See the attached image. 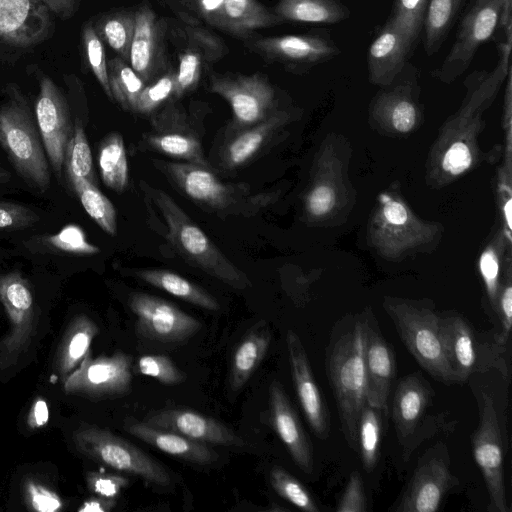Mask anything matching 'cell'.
Segmentation results:
<instances>
[{"instance_id": "cell-11", "label": "cell", "mask_w": 512, "mask_h": 512, "mask_svg": "<svg viewBox=\"0 0 512 512\" xmlns=\"http://www.w3.org/2000/svg\"><path fill=\"white\" fill-rule=\"evenodd\" d=\"M39 87L35 104L36 123L49 163L61 179L65 150L73 131L69 107L65 96L50 77L43 76Z\"/></svg>"}, {"instance_id": "cell-53", "label": "cell", "mask_w": 512, "mask_h": 512, "mask_svg": "<svg viewBox=\"0 0 512 512\" xmlns=\"http://www.w3.org/2000/svg\"><path fill=\"white\" fill-rule=\"evenodd\" d=\"M383 202V214L386 220L394 225H402L407 222L408 213L405 207L390 198L386 195L382 196Z\"/></svg>"}, {"instance_id": "cell-37", "label": "cell", "mask_w": 512, "mask_h": 512, "mask_svg": "<svg viewBox=\"0 0 512 512\" xmlns=\"http://www.w3.org/2000/svg\"><path fill=\"white\" fill-rule=\"evenodd\" d=\"M269 482L276 493L300 510L319 512V507L302 483L279 466H274L269 472Z\"/></svg>"}, {"instance_id": "cell-15", "label": "cell", "mask_w": 512, "mask_h": 512, "mask_svg": "<svg viewBox=\"0 0 512 512\" xmlns=\"http://www.w3.org/2000/svg\"><path fill=\"white\" fill-rule=\"evenodd\" d=\"M286 345L294 388L304 416L314 435L325 440L331 429L330 413L315 381L306 350L292 330L287 331Z\"/></svg>"}, {"instance_id": "cell-24", "label": "cell", "mask_w": 512, "mask_h": 512, "mask_svg": "<svg viewBox=\"0 0 512 512\" xmlns=\"http://www.w3.org/2000/svg\"><path fill=\"white\" fill-rule=\"evenodd\" d=\"M160 50V28L157 16L149 5H142L135 11V28L129 62L144 82L150 80L157 70Z\"/></svg>"}, {"instance_id": "cell-6", "label": "cell", "mask_w": 512, "mask_h": 512, "mask_svg": "<svg viewBox=\"0 0 512 512\" xmlns=\"http://www.w3.org/2000/svg\"><path fill=\"white\" fill-rule=\"evenodd\" d=\"M386 310L405 347L419 365L445 385L457 384L444 355L439 334V316L415 304L390 302Z\"/></svg>"}, {"instance_id": "cell-22", "label": "cell", "mask_w": 512, "mask_h": 512, "mask_svg": "<svg viewBox=\"0 0 512 512\" xmlns=\"http://www.w3.org/2000/svg\"><path fill=\"white\" fill-rule=\"evenodd\" d=\"M125 429L142 442L187 462L207 465L218 459L215 450L207 444L197 442L174 431L153 427L144 421L128 418Z\"/></svg>"}, {"instance_id": "cell-28", "label": "cell", "mask_w": 512, "mask_h": 512, "mask_svg": "<svg viewBox=\"0 0 512 512\" xmlns=\"http://www.w3.org/2000/svg\"><path fill=\"white\" fill-rule=\"evenodd\" d=\"M285 115L274 113L239 133L225 147L223 163L226 168H237L249 162L264 146L270 134L282 123Z\"/></svg>"}, {"instance_id": "cell-30", "label": "cell", "mask_w": 512, "mask_h": 512, "mask_svg": "<svg viewBox=\"0 0 512 512\" xmlns=\"http://www.w3.org/2000/svg\"><path fill=\"white\" fill-rule=\"evenodd\" d=\"M387 409L364 404L357 425V452L364 470L368 473L376 467L384 431V413Z\"/></svg>"}, {"instance_id": "cell-40", "label": "cell", "mask_w": 512, "mask_h": 512, "mask_svg": "<svg viewBox=\"0 0 512 512\" xmlns=\"http://www.w3.org/2000/svg\"><path fill=\"white\" fill-rule=\"evenodd\" d=\"M136 369L142 375L156 379L163 385H177L186 380V374L163 355H144L137 359Z\"/></svg>"}, {"instance_id": "cell-58", "label": "cell", "mask_w": 512, "mask_h": 512, "mask_svg": "<svg viewBox=\"0 0 512 512\" xmlns=\"http://www.w3.org/2000/svg\"><path fill=\"white\" fill-rule=\"evenodd\" d=\"M34 419L37 426L46 424L49 419V410L44 400H38L34 405Z\"/></svg>"}, {"instance_id": "cell-34", "label": "cell", "mask_w": 512, "mask_h": 512, "mask_svg": "<svg viewBox=\"0 0 512 512\" xmlns=\"http://www.w3.org/2000/svg\"><path fill=\"white\" fill-rule=\"evenodd\" d=\"M135 28V11H118L98 19L94 29L123 60L129 61Z\"/></svg>"}, {"instance_id": "cell-26", "label": "cell", "mask_w": 512, "mask_h": 512, "mask_svg": "<svg viewBox=\"0 0 512 512\" xmlns=\"http://www.w3.org/2000/svg\"><path fill=\"white\" fill-rule=\"evenodd\" d=\"M271 329L267 321L254 324L238 343L231 361L230 386L241 389L264 359L271 342Z\"/></svg>"}, {"instance_id": "cell-25", "label": "cell", "mask_w": 512, "mask_h": 512, "mask_svg": "<svg viewBox=\"0 0 512 512\" xmlns=\"http://www.w3.org/2000/svg\"><path fill=\"white\" fill-rule=\"evenodd\" d=\"M208 22L234 35L246 36L259 28L279 25L283 20L258 0H223Z\"/></svg>"}, {"instance_id": "cell-13", "label": "cell", "mask_w": 512, "mask_h": 512, "mask_svg": "<svg viewBox=\"0 0 512 512\" xmlns=\"http://www.w3.org/2000/svg\"><path fill=\"white\" fill-rule=\"evenodd\" d=\"M210 90L220 95L231 106L234 122L239 127H250L270 115L275 91L266 77L253 75L215 76Z\"/></svg>"}, {"instance_id": "cell-3", "label": "cell", "mask_w": 512, "mask_h": 512, "mask_svg": "<svg viewBox=\"0 0 512 512\" xmlns=\"http://www.w3.org/2000/svg\"><path fill=\"white\" fill-rule=\"evenodd\" d=\"M148 190L166 223L167 238L187 262L235 289L251 286L248 277L230 262L169 194L157 188Z\"/></svg>"}, {"instance_id": "cell-33", "label": "cell", "mask_w": 512, "mask_h": 512, "mask_svg": "<svg viewBox=\"0 0 512 512\" xmlns=\"http://www.w3.org/2000/svg\"><path fill=\"white\" fill-rule=\"evenodd\" d=\"M463 0H428L423 29L424 48L428 55L442 45Z\"/></svg>"}, {"instance_id": "cell-48", "label": "cell", "mask_w": 512, "mask_h": 512, "mask_svg": "<svg viewBox=\"0 0 512 512\" xmlns=\"http://www.w3.org/2000/svg\"><path fill=\"white\" fill-rule=\"evenodd\" d=\"M480 271L486 283L488 296L491 299L492 305H494V311L497 318L498 261L497 257L491 250H487L482 254L480 258Z\"/></svg>"}, {"instance_id": "cell-44", "label": "cell", "mask_w": 512, "mask_h": 512, "mask_svg": "<svg viewBox=\"0 0 512 512\" xmlns=\"http://www.w3.org/2000/svg\"><path fill=\"white\" fill-rule=\"evenodd\" d=\"M201 68V56L197 51L190 49L181 53L178 68L175 71V97H180L197 86Z\"/></svg>"}, {"instance_id": "cell-35", "label": "cell", "mask_w": 512, "mask_h": 512, "mask_svg": "<svg viewBox=\"0 0 512 512\" xmlns=\"http://www.w3.org/2000/svg\"><path fill=\"white\" fill-rule=\"evenodd\" d=\"M109 86L113 100L124 110L133 111L145 82L121 57L107 62Z\"/></svg>"}, {"instance_id": "cell-16", "label": "cell", "mask_w": 512, "mask_h": 512, "mask_svg": "<svg viewBox=\"0 0 512 512\" xmlns=\"http://www.w3.org/2000/svg\"><path fill=\"white\" fill-rule=\"evenodd\" d=\"M51 14L40 0H0V40L20 48L40 44L53 32Z\"/></svg>"}, {"instance_id": "cell-5", "label": "cell", "mask_w": 512, "mask_h": 512, "mask_svg": "<svg viewBox=\"0 0 512 512\" xmlns=\"http://www.w3.org/2000/svg\"><path fill=\"white\" fill-rule=\"evenodd\" d=\"M496 333L479 336L464 318L457 315L439 316L442 348L457 384L466 382L475 373L490 369L498 370L510 381L506 346L498 343Z\"/></svg>"}, {"instance_id": "cell-47", "label": "cell", "mask_w": 512, "mask_h": 512, "mask_svg": "<svg viewBox=\"0 0 512 512\" xmlns=\"http://www.w3.org/2000/svg\"><path fill=\"white\" fill-rule=\"evenodd\" d=\"M390 109L391 122L394 128L400 132L411 130L416 121V109L414 104L405 97H389L387 99Z\"/></svg>"}, {"instance_id": "cell-17", "label": "cell", "mask_w": 512, "mask_h": 512, "mask_svg": "<svg viewBox=\"0 0 512 512\" xmlns=\"http://www.w3.org/2000/svg\"><path fill=\"white\" fill-rule=\"evenodd\" d=\"M145 423L174 431L197 442L222 446L243 447L245 441L217 420L191 409L168 408L151 412Z\"/></svg>"}, {"instance_id": "cell-8", "label": "cell", "mask_w": 512, "mask_h": 512, "mask_svg": "<svg viewBox=\"0 0 512 512\" xmlns=\"http://www.w3.org/2000/svg\"><path fill=\"white\" fill-rule=\"evenodd\" d=\"M512 0H475L460 23L458 34L438 71L453 80L470 65L476 51L488 41L500 22L503 7Z\"/></svg>"}, {"instance_id": "cell-19", "label": "cell", "mask_w": 512, "mask_h": 512, "mask_svg": "<svg viewBox=\"0 0 512 512\" xmlns=\"http://www.w3.org/2000/svg\"><path fill=\"white\" fill-rule=\"evenodd\" d=\"M254 46L271 59L304 68L325 63L340 54L339 47L326 34L265 37L258 39Z\"/></svg>"}, {"instance_id": "cell-41", "label": "cell", "mask_w": 512, "mask_h": 512, "mask_svg": "<svg viewBox=\"0 0 512 512\" xmlns=\"http://www.w3.org/2000/svg\"><path fill=\"white\" fill-rule=\"evenodd\" d=\"M0 297L17 314L26 313L32 308L33 299L29 287L16 272L0 276Z\"/></svg>"}, {"instance_id": "cell-46", "label": "cell", "mask_w": 512, "mask_h": 512, "mask_svg": "<svg viewBox=\"0 0 512 512\" xmlns=\"http://www.w3.org/2000/svg\"><path fill=\"white\" fill-rule=\"evenodd\" d=\"M38 215L26 206L0 202V229H20L38 221Z\"/></svg>"}, {"instance_id": "cell-12", "label": "cell", "mask_w": 512, "mask_h": 512, "mask_svg": "<svg viewBox=\"0 0 512 512\" xmlns=\"http://www.w3.org/2000/svg\"><path fill=\"white\" fill-rule=\"evenodd\" d=\"M433 395L430 383L419 372L404 376L395 388L392 420L405 459L417 446L423 432L422 425L432 423V420L428 422L426 413Z\"/></svg>"}, {"instance_id": "cell-39", "label": "cell", "mask_w": 512, "mask_h": 512, "mask_svg": "<svg viewBox=\"0 0 512 512\" xmlns=\"http://www.w3.org/2000/svg\"><path fill=\"white\" fill-rule=\"evenodd\" d=\"M82 40L90 69L107 97L113 100L109 86L107 60L103 42L91 23H86L84 25Z\"/></svg>"}, {"instance_id": "cell-38", "label": "cell", "mask_w": 512, "mask_h": 512, "mask_svg": "<svg viewBox=\"0 0 512 512\" xmlns=\"http://www.w3.org/2000/svg\"><path fill=\"white\" fill-rule=\"evenodd\" d=\"M428 0H395L389 18L394 26L415 43L423 29Z\"/></svg>"}, {"instance_id": "cell-56", "label": "cell", "mask_w": 512, "mask_h": 512, "mask_svg": "<svg viewBox=\"0 0 512 512\" xmlns=\"http://www.w3.org/2000/svg\"><path fill=\"white\" fill-rule=\"evenodd\" d=\"M116 504L114 498H106L104 500H90L84 504L80 511H108Z\"/></svg>"}, {"instance_id": "cell-42", "label": "cell", "mask_w": 512, "mask_h": 512, "mask_svg": "<svg viewBox=\"0 0 512 512\" xmlns=\"http://www.w3.org/2000/svg\"><path fill=\"white\" fill-rule=\"evenodd\" d=\"M43 243L70 254L92 255L99 252V248L89 243L81 227L76 225L63 227L58 233L45 237Z\"/></svg>"}, {"instance_id": "cell-57", "label": "cell", "mask_w": 512, "mask_h": 512, "mask_svg": "<svg viewBox=\"0 0 512 512\" xmlns=\"http://www.w3.org/2000/svg\"><path fill=\"white\" fill-rule=\"evenodd\" d=\"M223 0H198L199 11L209 21L217 12Z\"/></svg>"}, {"instance_id": "cell-31", "label": "cell", "mask_w": 512, "mask_h": 512, "mask_svg": "<svg viewBox=\"0 0 512 512\" xmlns=\"http://www.w3.org/2000/svg\"><path fill=\"white\" fill-rule=\"evenodd\" d=\"M98 165L103 183L116 192L125 190L128 184V162L124 140L118 132L108 134L101 142Z\"/></svg>"}, {"instance_id": "cell-9", "label": "cell", "mask_w": 512, "mask_h": 512, "mask_svg": "<svg viewBox=\"0 0 512 512\" xmlns=\"http://www.w3.org/2000/svg\"><path fill=\"white\" fill-rule=\"evenodd\" d=\"M136 317V331L142 337L163 343L182 342L201 329V323L171 302L136 292L128 299Z\"/></svg>"}, {"instance_id": "cell-2", "label": "cell", "mask_w": 512, "mask_h": 512, "mask_svg": "<svg viewBox=\"0 0 512 512\" xmlns=\"http://www.w3.org/2000/svg\"><path fill=\"white\" fill-rule=\"evenodd\" d=\"M325 369L344 438L357 452V425L367 402L361 316L335 324L325 351Z\"/></svg>"}, {"instance_id": "cell-49", "label": "cell", "mask_w": 512, "mask_h": 512, "mask_svg": "<svg viewBox=\"0 0 512 512\" xmlns=\"http://www.w3.org/2000/svg\"><path fill=\"white\" fill-rule=\"evenodd\" d=\"M471 161L472 157L467 145L457 142L446 152L442 166L445 171L457 175L468 169Z\"/></svg>"}, {"instance_id": "cell-60", "label": "cell", "mask_w": 512, "mask_h": 512, "mask_svg": "<svg viewBox=\"0 0 512 512\" xmlns=\"http://www.w3.org/2000/svg\"><path fill=\"white\" fill-rule=\"evenodd\" d=\"M11 179L10 173L0 165V184L7 183Z\"/></svg>"}, {"instance_id": "cell-55", "label": "cell", "mask_w": 512, "mask_h": 512, "mask_svg": "<svg viewBox=\"0 0 512 512\" xmlns=\"http://www.w3.org/2000/svg\"><path fill=\"white\" fill-rule=\"evenodd\" d=\"M49 11L61 20L70 19L81 0H40Z\"/></svg>"}, {"instance_id": "cell-20", "label": "cell", "mask_w": 512, "mask_h": 512, "mask_svg": "<svg viewBox=\"0 0 512 512\" xmlns=\"http://www.w3.org/2000/svg\"><path fill=\"white\" fill-rule=\"evenodd\" d=\"M271 424L295 464L306 474L314 470L313 449L299 417L278 380L269 386Z\"/></svg>"}, {"instance_id": "cell-14", "label": "cell", "mask_w": 512, "mask_h": 512, "mask_svg": "<svg viewBox=\"0 0 512 512\" xmlns=\"http://www.w3.org/2000/svg\"><path fill=\"white\" fill-rule=\"evenodd\" d=\"M361 331L367 403L387 409L396 371L394 350L383 337L377 321L370 313L361 316Z\"/></svg>"}, {"instance_id": "cell-52", "label": "cell", "mask_w": 512, "mask_h": 512, "mask_svg": "<svg viewBox=\"0 0 512 512\" xmlns=\"http://www.w3.org/2000/svg\"><path fill=\"white\" fill-rule=\"evenodd\" d=\"M32 505L38 511L52 512L61 506L59 499L42 487H31Z\"/></svg>"}, {"instance_id": "cell-21", "label": "cell", "mask_w": 512, "mask_h": 512, "mask_svg": "<svg viewBox=\"0 0 512 512\" xmlns=\"http://www.w3.org/2000/svg\"><path fill=\"white\" fill-rule=\"evenodd\" d=\"M154 131L147 144L162 154L210 168L199 139L183 124V115L175 107H167L154 121Z\"/></svg>"}, {"instance_id": "cell-18", "label": "cell", "mask_w": 512, "mask_h": 512, "mask_svg": "<svg viewBox=\"0 0 512 512\" xmlns=\"http://www.w3.org/2000/svg\"><path fill=\"white\" fill-rule=\"evenodd\" d=\"M157 163L187 197L199 204L224 210L235 200V188L223 183L208 167L188 162Z\"/></svg>"}, {"instance_id": "cell-54", "label": "cell", "mask_w": 512, "mask_h": 512, "mask_svg": "<svg viewBox=\"0 0 512 512\" xmlns=\"http://www.w3.org/2000/svg\"><path fill=\"white\" fill-rule=\"evenodd\" d=\"M91 328V325L85 326L84 330L77 332L71 339L68 351L72 360L80 359L87 351L92 337Z\"/></svg>"}, {"instance_id": "cell-59", "label": "cell", "mask_w": 512, "mask_h": 512, "mask_svg": "<svg viewBox=\"0 0 512 512\" xmlns=\"http://www.w3.org/2000/svg\"><path fill=\"white\" fill-rule=\"evenodd\" d=\"M511 214H512V202L509 199L506 202L505 206H504V215L506 217V221H507L509 229H511V227H512V225H511V220H512Z\"/></svg>"}, {"instance_id": "cell-27", "label": "cell", "mask_w": 512, "mask_h": 512, "mask_svg": "<svg viewBox=\"0 0 512 512\" xmlns=\"http://www.w3.org/2000/svg\"><path fill=\"white\" fill-rule=\"evenodd\" d=\"M274 12L283 22L307 24H336L350 15L337 0H278Z\"/></svg>"}, {"instance_id": "cell-43", "label": "cell", "mask_w": 512, "mask_h": 512, "mask_svg": "<svg viewBox=\"0 0 512 512\" xmlns=\"http://www.w3.org/2000/svg\"><path fill=\"white\" fill-rule=\"evenodd\" d=\"M175 71H169L152 84L145 86L138 96L133 112L149 114L174 96Z\"/></svg>"}, {"instance_id": "cell-29", "label": "cell", "mask_w": 512, "mask_h": 512, "mask_svg": "<svg viewBox=\"0 0 512 512\" xmlns=\"http://www.w3.org/2000/svg\"><path fill=\"white\" fill-rule=\"evenodd\" d=\"M135 275L144 282L193 305L210 311L219 309V304L212 295L174 272L164 269H142L136 270Z\"/></svg>"}, {"instance_id": "cell-50", "label": "cell", "mask_w": 512, "mask_h": 512, "mask_svg": "<svg viewBox=\"0 0 512 512\" xmlns=\"http://www.w3.org/2000/svg\"><path fill=\"white\" fill-rule=\"evenodd\" d=\"M93 490L105 497L115 498L129 484V479L116 474L99 473L91 478Z\"/></svg>"}, {"instance_id": "cell-36", "label": "cell", "mask_w": 512, "mask_h": 512, "mask_svg": "<svg viewBox=\"0 0 512 512\" xmlns=\"http://www.w3.org/2000/svg\"><path fill=\"white\" fill-rule=\"evenodd\" d=\"M64 166L67 177H82L97 185L90 146L81 121L75 120L68 140Z\"/></svg>"}, {"instance_id": "cell-51", "label": "cell", "mask_w": 512, "mask_h": 512, "mask_svg": "<svg viewBox=\"0 0 512 512\" xmlns=\"http://www.w3.org/2000/svg\"><path fill=\"white\" fill-rule=\"evenodd\" d=\"M335 202L334 192L330 187H316L308 196V210L315 216H321L329 212Z\"/></svg>"}, {"instance_id": "cell-45", "label": "cell", "mask_w": 512, "mask_h": 512, "mask_svg": "<svg viewBox=\"0 0 512 512\" xmlns=\"http://www.w3.org/2000/svg\"><path fill=\"white\" fill-rule=\"evenodd\" d=\"M336 510L338 512H366L368 510L363 480L359 472H351Z\"/></svg>"}, {"instance_id": "cell-10", "label": "cell", "mask_w": 512, "mask_h": 512, "mask_svg": "<svg viewBox=\"0 0 512 512\" xmlns=\"http://www.w3.org/2000/svg\"><path fill=\"white\" fill-rule=\"evenodd\" d=\"M87 452L102 463L122 472L141 477L161 487L172 479L158 461L129 441L103 430H90L83 436Z\"/></svg>"}, {"instance_id": "cell-23", "label": "cell", "mask_w": 512, "mask_h": 512, "mask_svg": "<svg viewBox=\"0 0 512 512\" xmlns=\"http://www.w3.org/2000/svg\"><path fill=\"white\" fill-rule=\"evenodd\" d=\"M412 46L402 31L387 21L368 48L370 80L375 84L390 83L404 68Z\"/></svg>"}, {"instance_id": "cell-7", "label": "cell", "mask_w": 512, "mask_h": 512, "mask_svg": "<svg viewBox=\"0 0 512 512\" xmlns=\"http://www.w3.org/2000/svg\"><path fill=\"white\" fill-rule=\"evenodd\" d=\"M447 446L437 442L418 460L417 466L394 505L393 512H436L446 494L458 485Z\"/></svg>"}, {"instance_id": "cell-4", "label": "cell", "mask_w": 512, "mask_h": 512, "mask_svg": "<svg viewBox=\"0 0 512 512\" xmlns=\"http://www.w3.org/2000/svg\"><path fill=\"white\" fill-rule=\"evenodd\" d=\"M41 141L26 101L14 89L0 107V145L20 177L43 193L50 186V172Z\"/></svg>"}, {"instance_id": "cell-32", "label": "cell", "mask_w": 512, "mask_h": 512, "mask_svg": "<svg viewBox=\"0 0 512 512\" xmlns=\"http://www.w3.org/2000/svg\"><path fill=\"white\" fill-rule=\"evenodd\" d=\"M87 214L109 235L117 232V213L112 202L97 185L82 177L68 178Z\"/></svg>"}, {"instance_id": "cell-1", "label": "cell", "mask_w": 512, "mask_h": 512, "mask_svg": "<svg viewBox=\"0 0 512 512\" xmlns=\"http://www.w3.org/2000/svg\"><path fill=\"white\" fill-rule=\"evenodd\" d=\"M469 379L479 412V423L471 437L472 449L488 492V510L510 512L504 483L510 381L496 369L475 373Z\"/></svg>"}]
</instances>
